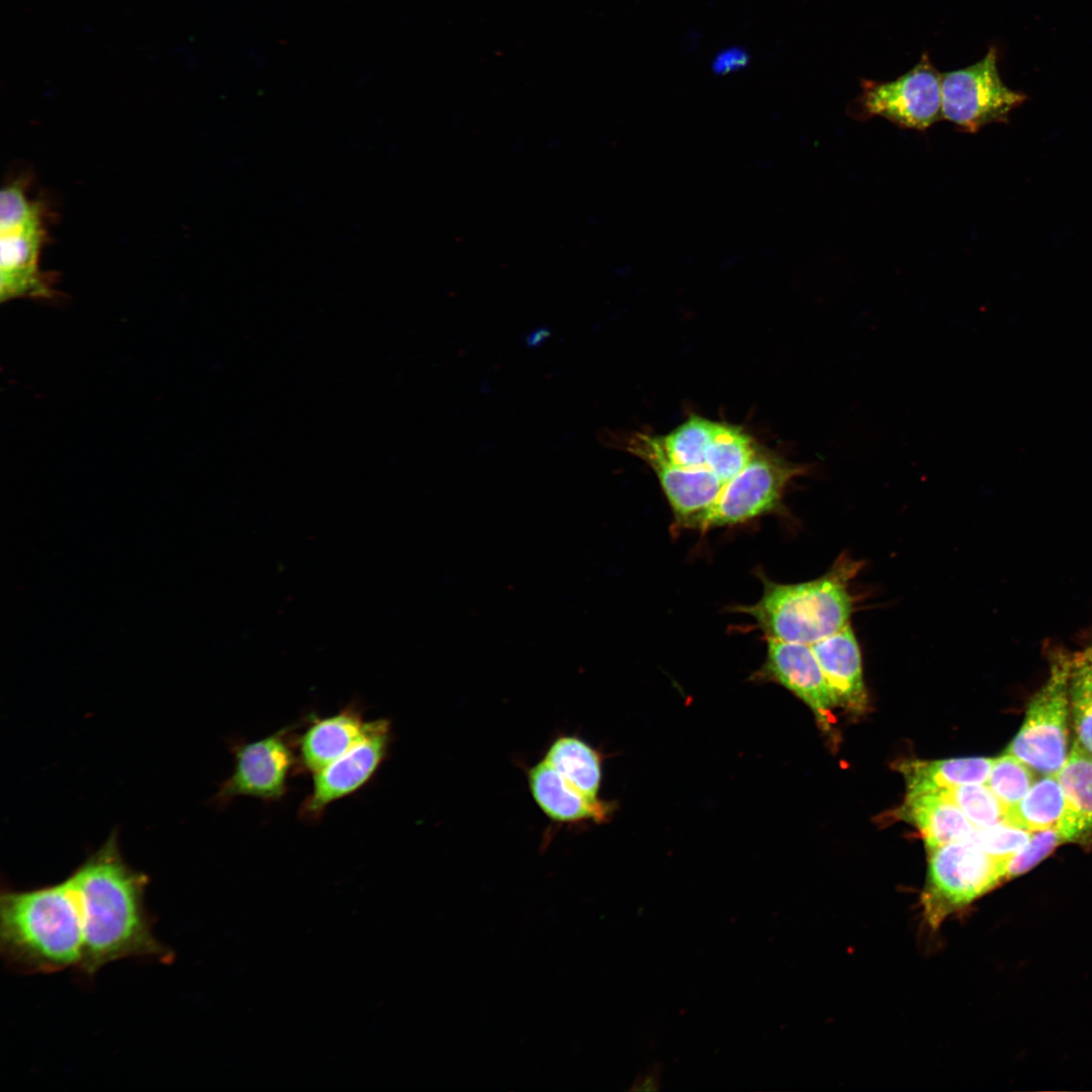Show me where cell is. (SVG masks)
I'll return each mask as SVG.
<instances>
[{
    "instance_id": "cell-14",
    "label": "cell",
    "mask_w": 1092,
    "mask_h": 1092,
    "mask_svg": "<svg viewBox=\"0 0 1092 1092\" xmlns=\"http://www.w3.org/2000/svg\"><path fill=\"white\" fill-rule=\"evenodd\" d=\"M307 719L308 725L297 735L296 746L300 771L311 775L353 747L362 738L366 725L363 709L356 702L331 716L311 714Z\"/></svg>"
},
{
    "instance_id": "cell-10",
    "label": "cell",
    "mask_w": 1092,
    "mask_h": 1092,
    "mask_svg": "<svg viewBox=\"0 0 1092 1092\" xmlns=\"http://www.w3.org/2000/svg\"><path fill=\"white\" fill-rule=\"evenodd\" d=\"M297 729L298 724H292L255 741L232 743L234 769L220 784L214 801L223 807L240 796L282 800L289 778L300 771Z\"/></svg>"
},
{
    "instance_id": "cell-21",
    "label": "cell",
    "mask_w": 1092,
    "mask_h": 1092,
    "mask_svg": "<svg viewBox=\"0 0 1092 1092\" xmlns=\"http://www.w3.org/2000/svg\"><path fill=\"white\" fill-rule=\"evenodd\" d=\"M544 759L583 795L599 799L601 757L585 741L573 735L559 736L549 746Z\"/></svg>"
},
{
    "instance_id": "cell-3",
    "label": "cell",
    "mask_w": 1092,
    "mask_h": 1092,
    "mask_svg": "<svg viewBox=\"0 0 1092 1092\" xmlns=\"http://www.w3.org/2000/svg\"><path fill=\"white\" fill-rule=\"evenodd\" d=\"M859 568L842 554L813 580L787 584L761 575L760 599L735 612L752 617L766 639L811 645L849 624L855 602L849 586Z\"/></svg>"
},
{
    "instance_id": "cell-22",
    "label": "cell",
    "mask_w": 1092,
    "mask_h": 1092,
    "mask_svg": "<svg viewBox=\"0 0 1092 1092\" xmlns=\"http://www.w3.org/2000/svg\"><path fill=\"white\" fill-rule=\"evenodd\" d=\"M760 447L741 427L714 421L704 450V468L727 482L747 465Z\"/></svg>"
},
{
    "instance_id": "cell-19",
    "label": "cell",
    "mask_w": 1092,
    "mask_h": 1092,
    "mask_svg": "<svg viewBox=\"0 0 1092 1092\" xmlns=\"http://www.w3.org/2000/svg\"><path fill=\"white\" fill-rule=\"evenodd\" d=\"M993 758L961 757L934 761L907 760L899 764L907 794L941 792L954 787L987 783Z\"/></svg>"
},
{
    "instance_id": "cell-15",
    "label": "cell",
    "mask_w": 1092,
    "mask_h": 1092,
    "mask_svg": "<svg viewBox=\"0 0 1092 1092\" xmlns=\"http://www.w3.org/2000/svg\"><path fill=\"white\" fill-rule=\"evenodd\" d=\"M811 647L822 668L835 706L850 712H863L868 695L862 676L858 642L848 624Z\"/></svg>"
},
{
    "instance_id": "cell-8",
    "label": "cell",
    "mask_w": 1092,
    "mask_h": 1092,
    "mask_svg": "<svg viewBox=\"0 0 1092 1092\" xmlns=\"http://www.w3.org/2000/svg\"><path fill=\"white\" fill-rule=\"evenodd\" d=\"M809 469L808 465L791 462L760 447L747 465L725 482L717 500L695 528L737 525L778 510L790 482Z\"/></svg>"
},
{
    "instance_id": "cell-12",
    "label": "cell",
    "mask_w": 1092,
    "mask_h": 1092,
    "mask_svg": "<svg viewBox=\"0 0 1092 1092\" xmlns=\"http://www.w3.org/2000/svg\"><path fill=\"white\" fill-rule=\"evenodd\" d=\"M624 449L645 461L655 472L677 524L695 528L717 500L725 482L704 468L670 463L658 436L634 433L624 438Z\"/></svg>"
},
{
    "instance_id": "cell-2",
    "label": "cell",
    "mask_w": 1092,
    "mask_h": 1092,
    "mask_svg": "<svg viewBox=\"0 0 1092 1092\" xmlns=\"http://www.w3.org/2000/svg\"><path fill=\"white\" fill-rule=\"evenodd\" d=\"M0 950L8 967L22 974L80 971L83 935L68 878L33 889L2 890Z\"/></svg>"
},
{
    "instance_id": "cell-28",
    "label": "cell",
    "mask_w": 1092,
    "mask_h": 1092,
    "mask_svg": "<svg viewBox=\"0 0 1092 1092\" xmlns=\"http://www.w3.org/2000/svg\"><path fill=\"white\" fill-rule=\"evenodd\" d=\"M1069 695L1076 740L1092 756V700L1070 691Z\"/></svg>"
},
{
    "instance_id": "cell-25",
    "label": "cell",
    "mask_w": 1092,
    "mask_h": 1092,
    "mask_svg": "<svg viewBox=\"0 0 1092 1092\" xmlns=\"http://www.w3.org/2000/svg\"><path fill=\"white\" fill-rule=\"evenodd\" d=\"M1063 842L1066 841L1058 828L1032 832L1024 846L1003 859L1004 881L1028 872Z\"/></svg>"
},
{
    "instance_id": "cell-6",
    "label": "cell",
    "mask_w": 1092,
    "mask_h": 1092,
    "mask_svg": "<svg viewBox=\"0 0 1092 1092\" xmlns=\"http://www.w3.org/2000/svg\"><path fill=\"white\" fill-rule=\"evenodd\" d=\"M1003 881V859L991 856L970 840L933 848L921 897L925 919L936 928L949 914Z\"/></svg>"
},
{
    "instance_id": "cell-31",
    "label": "cell",
    "mask_w": 1092,
    "mask_h": 1092,
    "mask_svg": "<svg viewBox=\"0 0 1092 1092\" xmlns=\"http://www.w3.org/2000/svg\"><path fill=\"white\" fill-rule=\"evenodd\" d=\"M551 331L545 327H541L532 331L526 339V344L529 348H537L541 346L549 337Z\"/></svg>"
},
{
    "instance_id": "cell-13",
    "label": "cell",
    "mask_w": 1092,
    "mask_h": 1092,
    "mask_svg": "<svg viewBox=\"0 0 1092 1092\" xmlns=\"http://www.w3.org/2000/svg\"><path fill=\"white\" fill-rule=\"evenodd\" d=\"M767 654L760 675L790 690L827 725L835 707L829 686L811 645L766 639Z\"/></svg>"
},
{
    "instance_id": "cell-27",
    "label": "cell",
    "mask_w": 1092,
    "mask_h": 1092,
    "mask_svg": "<svg viewBox=\"0 0 1092 1092\" xmlns=\"http://www.w3.org/2000/svg\"><path fill=\"white\" fill-rule=\"evenodd\" d=\"M1069 691L1092 700V644L1069 652Z\"/></svg>"
},
{
    "instance_id": "cell-29",
    "label": "cell",
    "mask_w": 1092,
    "mask_h": 1092,
    "mask_svg": "<svg viewBox=\"0 0 1092 1092\" xmlns=\"http://www.w3.org/2000/svg\"><path fill=\"white\" fill-rule=\"evenodd\" d=\"M749 63L748 53L739 47L721 51L712 62V70L717 75H726L739 71Z\"/></svg>"
},
{
    "instance_id": "cell-18",
    "label": "cell",
    "mask_w": 1092,
    "mask_h": 1092,
    "mask_svg": "<svg viewBox=\"0 0 1092 1092\" xmlns=\"http://www.w3.org/2000/svg\"><path fill=\"white\" fill-rule=\"evenodd\" d=\"M1055 777L1067 806L1058 829L1066 842L1077 841L1092 830V756L1077 740Z\"/></svg>"
},
{
    "instance_id": "cell-5",
    "label": "cell",
    "mask_w": 1092,
    "mask_h": 1092,
    "mask_svg": "<svg viewBox=\"0 0 1092 1092\" xmlns=\"http://www.w3.org/2000/svg\"><path fill=\"white\" fill-rule=\"evenodd\" d=\"M1069 651L1050 654V673L1028 703L1024 721L1005 752L1041 775H1055L1068 756Z\"/></svg>"
},
{
    "instance_id": "cell-7",
    "label": "cell",
    "mask_w": 1092,
    "mask_h": 1092,
    "mask_svg": "<svg viewBox=\"0 0 1092 1092\" xmlns=\"http://www.w3.org/2000/svg\"><path fill=\"white\" fill-rule=\"evenodd\" d=\"M861 92L848 107L858 120L883 117L901 128L925 130L941 114V74L927 53L905 74L890 82L862 80Z\"/></svg>"
},
{
    "instance_id": "cell-17",
    "label": "cell",
    "mask_w": 1092,
    "mask_h": 1092,
    "mask_svg": "<svg viewBox=\"0 0 1092 1092\" xmlns=\"http://www.w3.org/2000/svg\"><path fill=\"white\" fill-rule=\"evenodd\" d=\"M901 815L921 832L929 850L967 841L975 829L958 805L943 792L907 794Z\"/></svg>"
},
{
    "instance_id": "cell-26",
    "label": "cell",
    "mask_w": 1092,
    "mask_h": 1092,
    "mask_svg": "<svg viewBox=\"0 0 1092 1092\" xmlns=\"http://www.w3.org/2000/svg\"><path fill=\"white\" fill-rule=\"evenodd\" d=\"M1031 833L1008 823L999 822L975 829L969 840L991 856L1005 859L1024 846Z\"/></svg>"
},
{
    "instance_id": "cell-24",
    "label": "cell",
    "mask_w": 1092,
    "mask_h": 1092,
    "mask_svg": "<svg viewBox=\"0 0 1092 1092\" xmlns=\"http://www.w3.org/2000/svg\"><path fill=\"white\" fill-rule=\"evenodd\" d=\"M941 792L953 801L978 828L1004 821L1006 808L988 786L963 785Z\"/></svg>"
},
{
    "instance_id": "cell-30",
    "label": "cell",
    "mask_w": 1092,
    "mask_h": 1092,
    "mask_svg": "<svg viewBox=\"0 0 1092 1092\" xmlns=\"http://www.w3.org/2000/svg\"><path fill=\"white\" fill-rule=\"evenodd\" d=\"M660 1068L653 1066L641 1073L635 1080L632 1091H658L660 1089Z\"/></svg>"
},
{
    "instance_id": "cell-1",
    "label": "cell",
    "mask_w": 1092,
    "mask_h": 1092,
    "mask_svg": "<svg viewBox=\"0 0 1092 1092\" xmlns=\"http://www.w3.org/2000/svg\"><path fill=\"white\" fill-rule=\"evenodd\" d=\"M83 935L79 973L91 977L108 964L131 958L171 963L172 950L154 933L146 906L148 876L124 860L111 833L68 876Z\"/></svg>"
},
{
    "instance_id": "cell-23",
    "label": "cell",
    "mask_w": 1092,
    "mask_h": 1092,
    "mask_svg": "<svg viewBox=\"0 0 1092 1092\" xmlns=\"http://www.w3.org/2000/svg\"><path fill=\"white\" fill-rule=\"evenodd\" d=\"M1034 783L1032 769L1011 753L993 758L987 786L1007 809L1019 802Z\"/></svg>"
},
{
    "instance_id": "cell-16",
    "label": "cell",
    "mask_w": 1092,
    "mask_h": 1092,
    "mask_svg": "<svg viewBox=\"0 0 1092 1092\" xmlns=\"http://www.w3.org/2000/svg\"><path fill=\"white\" fill-rule=\"evenodd\" d=\"M527 776L534 801L555 822H601L610 813L608 803L583 795L545 759L530 767Z\"/></svg>"
},
{
    "instance_id": "cell-20",
    "label": "cell",
    "mask_w": 1092,
    "mask_h": 1092,
    "mask_svg": "<svg viewBox=\"0 0 1092 1092\" xmlns=\"http://www.w3.org/2000/svg\"><path fill=\"white\" fill-rule=\"evenodd\" d=\"M1066 808L1065 796L1055 775H1043L1019 802L1006 809L1003 822L1029 832L1058 828Z\"/></svg>"
},
{
    "instance_id": "cell-9",
    "label": "cell",
    "mask_w": 1092,
    "mask_h": 1092,
    "mask_svg": "<svg viewBox=\"0 0 1092 1092\" xmlns=\"http://www.w3.org/2000/svg\"><path fill=\"white\" fill-rule=\"evenodd\" d=\"M1026 96L1007 87L998 71V52L991 47L979 62L941 74L942 119L962 131L1006 122Z\"/></svg>"
},
{
    "instance_id": "cell-11",
    "label": "cell",
    "mask_w": 1092,
    "mask_h": 1092,
    "mask_svg": "<svg viewBox=\"0 0 1092 1092\" xmlns=\"http://www.w3.org/2000/svg\"><path fill=\"white\" fill-rule=\"evenodd\" d=\"M391 740L389 720L366 722L362 738L353 747L312 775V789L299 807V819L315 823L329 805L364 787L387 758Z\"/></svg>"
},
{
    "instance_id": "cell-4",
    "label": "cell",
    "mask_w": 1092,
    "mask_h": 1092,
    "mask_svg": "<svg viewBox=\"0 0 1092 1092\" xmlns=\"http://www.w3.org/2000/svg\"><path fill=\"white\" fill-rule=\"evenodd\" d=\"M25 178L9 180L0 193V299L53 296L51 276L40 268L49 241V208L29 196Z\"/></svg>"
}]
</instances>
